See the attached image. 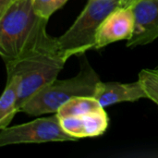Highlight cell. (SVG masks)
<instances>
[{
    "label": "cell",
    "mask_w": 158,
    "mask_h": 158,
    "mask_svg": "<svg viewBox=\"0 0 158 158\" xmlns=\"http://www.w3.org/2000/svg\"><path fill=\"white\" fill-rule=\"evenodd\" d=\"M121 6V0H88L69 29L56 38L59 52L69 59L94 49L101 24L110 13Z\"/></svg>",
    "instance_id": "277c9868"
},
{
    "label": "cell",
    "mask_w": 158,
    "mask_h": 158,
    "mask_svg": "<svg viewBox=\"0 0 158 158\" xmlns=\"http://www.w3.org/2000/svg\"><path fill=\"white\" fill-rule=\"evenodd\" d=\"M135 28V17L131 6L118 7L110 13L101 24L95 39L94 49L121 41L130 40Z\"/></svg>",
    "instance_id": "8992f818"
},
{
    "label": "cell",
    "mask_w": 158,
    "mask_h": 158,
    "mask_svg": "<svg viewBox=\"0 0 158 158\" xmlns=\"http://www.w3.org/2000/svg\"><path fill=\"white\" fill-rule=\"evenodd\" d=\"M136 1L138 0H121V6L123 7H129V6H131Z\"/></svg>",
    "instance_id": "9a60e30c"
},
{
    "label": "cell",
    "mask_w": 158,
    "mask_h": 158,
    "mask_svg": "<svg viewBox=\"0 0 158 158\" xmlns=\"http://www.w3.org/2000/svg\"><path fill=\"white\" fill-rule=\"evenodd\" d=\"M68 0H33L35 11L43 18H49L59 8H61Z\"/></svg>",
    "instance_id": "4fadbf2b"
},
{
    "label": "cell",
    "mask_w": 158,
    "mask_h": 158,
    "mask_svg": "<svg viewBox=\"0 0 158 158\" xmlns=\"http://www.w3.org/2000/svg\"><path fill=\"white\" fill-rule=\"evenodd\" d=\"M14 1L15 0H0V15L3 14Z\"/></svg>",
    "instance_id": "5bb4252c"
},
{
    "label": "cell",
    "mask_w": 158,
    "mask_h": 158,
    "mask_svg": "<svg viewBox=\"0 0 158 158\" xmlns=\"http://www.w3.org/2000/svg\"><path fill=\"white\" fill-rule=\"evenodd\" d=\"M148 96V99L152 100L158 105V70L157 69H143L139 73L138 79Z\"/></svg>",
    "instance_id": "7c38bea8"
},
{
    "label": "cell",
    "mask_w": 158,
    "mask_h": 158,
    "mask_svg": "<svg viewBox=\"0 0 158 158\" xmlns=\"http://www.w3.org/2000/svg\"><path fill=\"white\" fill-rule=\"evenodd\" d=\"M156 69H157V70H158V65H157V67L156 68Z\"/></svg>",
    "instance_id": "2e32d148"
},
{
    "label": "cell",
    "mask_w": 158,
    "mask_h": 158,
    "mask_svg": "<svg viewBox=\"0 0 158 158\" xmlns=\"http://www.w3.org/2000/svg\"><path fill=\"white\" fill-rule=\"evenodd\" d=\"M94 97L99 101L104 108L121 102H135L140 99L148 98L139 80L131 83L100 81Z\"/></svg>",
    "instance_id": "9c48e42d"
},
{
    "label": "cell",
    "mask_w": 158,
    "mask_h": 158,
    "mask_svg": "<svg viewBox=\"0 0 158 158\" xmlns=\"http://www.w3.org/2000/svg\"><path fill=\"white\" fill-rule=\"evenodd\" d=\"M64 131L76 139L93 138L103 135L109 125L105 108L81 116L59 118Z\"/></svg>",
    "instance_id": "ba28073f"
},
{
    "label": "cell",
    "mask_w": 158,
    "mask_h": 158,
    "mask_svg": "<svg viewBox=\"0 0 158 158\" xmlns=\"http://www.w3.org/2000/svg\"><path fill=\"white\" fill-rule=\"evenodd\" d=\"M77 140L64 131L56 114L17 126L6 127L0 131V146Z\"/></svg>",
    "instance_id": "5b68a950"
},
{
    "label": "cell",
    "mask_w": 158,
    "mask_h": 158,
    "mask_svg": "<svg viewBox=\"0 0 158 158\" xmlns=\"http://www.w3.org/2000/svg\"><path fill=\"white\" fill-rule=\"evenodd\" d=\"M20 78L17 75L7 77L6 84L0 98V129L8 127L19 112L18 99Z\"/></svg>",
    "instance_id": "30bf717a"
},
{
    "label": "cell",
    "mask_w": 158,
    "mask_h": 158,
    "mask_svg": "<svg viewBox=\"0 0 158 158\" xmlns=\"http://www.w3.org/2000/svg\"><path fill=\"white\" fill-rule=\"evenodd\" d=\"M103 108L99 101L94 96H76L64 104L56 114L61 118L96 112Z\"/></svg>",
    "instance_id": "8fae6325"
},
{
    "label": "cell",
    "mask_w": 158,
    "mask_h": 158,
    "mask_svg": "<svg viewBox=\"0 0 158 158\" xmlns=\"http://www.w3.org/2000/svg\"><path fill=\"white\" fill-rule=\"evenodd\" d=\"M68 58L59 51H39L16 61L6 64L7 77L17 75L20 78L18 108L40 89L57 79Z\"/></svg>",
    "instance_id": "3957f363"
},
{
    "label": "cell",
    "mask_w": 158,
    "mask_h": 158,
    "mask_svg": "<svg viewBox=\"0 0 158 158\" xmlns=\"http://www.w3.org/2000/svg\"><path fill=\"white\" fill-rule=\"evenodd\" d=\"M135 17L133 34L127 46L148 44L158 38V0H138L132 6Z\"/></svg>",
    "instance_id": "52a82bcc"
},
{
    "label": "cell",
    "mask_w": 158,
    "mask_h": 158,
    "mask_svg": "<svg viewBox=\"0 0 158 158\" xmlns=\"http://www.w3.org/2000/svg\"><path fill=\"white\" fill-rule=\"evenodd\" d=\"M48 19L34 9L33 0H15L0 15V55L5 64L39 51L58 50L46 31Z\"/></svg>",
    "instance_id": "6da1fadb"
},
{
    "label": "cell",
    "mask_w": 158,
    "mask_h": 158,
    "mask_svg": "<svg viewBox=\"0 0 158 158\" xmlns=\"http://www.w3.org/2000/svg\"><path fill=\"white\" fill-rule=\"evenodd\" d=\"M96 72L86 62L78 75L67 80L51 81L34 94L20 108L29 116L56 114L68 101L76 96H94L100 82Z\"/></svg>",
    "instance_id": "7a4b0ae2"
}]
</instances>
